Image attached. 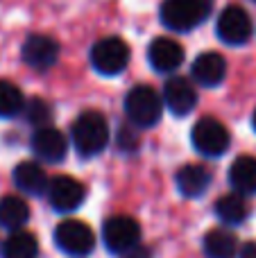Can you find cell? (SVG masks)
<instances>
[{
    "instance_id": "cell-7",
    "label": "cell",
    "mask_w": 256,
    "mask_h": 258,
    "mask_svg": "<svg viewBox=\"0 0 256 258\" xmlns=\"http://www.w3.org/2000/svg\"><path fill=\"white\" fill-rule=\"evenodd\" d=\"M102 240L111 254L120 256L141 242V227L130 215H113L102 224Z\"/></svg>"
},
{
    "instance_id": "cell-2",
    "label": "cell",
    "mask_w": 256,
    "mask_h": 258,
    "mask_svg": "<svg viewBox=\"0 0 256 258\" xmlns=\"http://www.w3.org/2000/svg\"><path fill=\"white\" fill-rule=\"evenodd\" d=\"M213 9V0H163L159 16L172 32H190L202 25Z\"/></svg>"
},
{
    "instance_id": "cell-11",
    "label": "cell",
    "mask_w": 256,
    "mask_h": 258,
    "mask_svg": "<svg viewBox=\"0 0 256 258\" xmlns=\"http://www.w3.org/2000/svg\"><path fill=\"white\" fill-rule=\"evenodd\" d=\"M30 145L36 159L45 161V163H59V161L66 159V152H68L66 136L59 129H54L52 125L34 129Z\"/></svg>"
},
{
    "instance_id": "cell-13",
    "label": "cell",
    "mask_w": 256,
    "mask_h": 258,
    "mask_svg": "<svg viewBox=\"0 0 256 258\" xmlns=\"http://www.w3.org/2000/svg\"><path fill=\"white\" fill-rule=\"evenodd\" d=\"M148 61L157 73H175L184 61V48L175 39L157 36L148 48Z\"/></svg>"
},
{
    "instance_id": "cell-10",
    "label": "cell",
    "mask_w": 256,
    "mask_h": 258,
    "mask_svg": "<svg viewBox=\"0 0 256 258\" xmlns=\"http://www.w3.org/2000/svg\"><path fill=\"white\" fill-rule=\"evenodd\" d=\"M161 102L175 116H188L195 107H198V91L186 77L172 75L163 84Z\"/></svg>"
},
{
    "instance_id": "cell-5",
    "label": "cell",
    "mask_w": 256,
    "mask_h": 258,
    "mask_svg": "<svg viewBox=\"0 0 256 258\" xmlns=\"http://www.w3.org/2000/svg\"><path fill=\"white\" fill-rule=\"evenodd\" d=\"M190 141H193V147L202 156L216 159V156H222L227 152V147H229V143H231V136H229V132H227V127L222 125L218 118L204 116L195 122L193 132H190Z\"/></svg>"
},
{
    "instance_id": "cell-6",
    "label": "cell",
    "mask_w": 256,
    "mask_h": 258,
    "mask_svg": "<svg viewBox=\"0 0 256 258\" xmlns=\"http://www.w3.org/2000/svg\"><path fill=\"white\" fill-rule=\"evenodd\" d=\"M54 245L68 256H89L95 247V236L89 224L80 220H63L54 229Z\"/></svg>"
},
{
    "instance_id": "cell-23",
    "label": "cell",
    "mask_w": 256,
    "mask_h": 258,
    "mask_svg": "<svg viewBox=\"0 0 256 258\" xmlns=\"http://www.w3.org/2000/svg\"><path fill=\"white\" fill-rule=\"evenodd\" d=\"M23 113H25V120L30 122L32 127H36V129L48 127L50 120H52V109H50V104L45 102V100H41V98L27 100L25 107H23Z\"/></svg>"
},
{
    "instance_id": "cell-28",
    "label": "cell",
    "mask_w": 256,
    "mask_h": 258,
    "mask_svg": "<svg viewBox=\"0 0 256 258\" xmlns=\"http://www.w3.org/2000/svg\"><path fill=\"white\" fill-rule=\"evenodd\" d=\"M254 3H256V0H254Z\"/></svg>"
},
{
    "instance_id": "cell-4",
    "label": "cell",
    "mask_w": 256,
    "mask_h": 258,
    "mask_svg": "<svg viewBox=\"0 0 256 258\" xmlns=\"http://www.w3.org/2000/svg\"><path fill=\"white\" fill-rule=\"evenodd\" d=\"M130 45L118 36H104L91 48V66L104 77H116L130 63Z\"/></svg>"
},
{
    "instance_id": "cell-18",
    "label": "cell",
    "mask_w": 256,
    "mask_h": 258,
    "mask_svg": "<svg viewBox=\"0 0 256 258\" xmlns=\"http://www.w3.org/2000/svg\"><path fill=\"white\" fill-rule=\"evenodd\" d=\"M30 220V206L18 195L0 197V227L7 231H18Z\"/></svg>"
},
{
    "instance_id": "cell-17",
    "label": "cell",
    "mask_w": 256,
    "mask_h": 258,
    "mask_svg": "<svg viewBox=\"0 0 256 258\" xmlns=\"http://www.w3.org/2000/svg\"><path fill=\"white\" fill-rule=\"evenodd\" d=\"M229 183L238 195H256V156H238L229 168Z\"/></svg>"
},
{
    "instance_id": "cell-27",
    "label": "cell",
    "mask_w": 256,
    "mask_h": 258,
    "mask_svg": "<svg viewBox=\"0 0 256 258\" xmlns=\"http://www.w3.org/2000/svg\"><path fill=\"white\" fill-rule=\"evenodd\" d=\"M252 127L256 129V111H254V118H252Z\"/></svg>"
},
{
    "instance_id": "cell-3",
    "label": "cell",
    "mask_w": 256,
    "mask_h": 258,
    "mask_svg": "<svg viewBox=\"0 0 256 258\" xmlns=\"http://www.w3.org/2000/svg\"><path fill=\"white\" fill-rule=\"evenodd\" d=\"M125 116L130 125L150 129L163 116L161 95L148 84H139L125 95Z\"/></svg>"
},
{
    "instance_id": "cell-21",
    "label": "cell",
    "mask_w": 256,
    "mask_h": 258,
    "mask_svg": "<svg viewBox=\"0 0 256 258\" xmlns=\"http://www.w3.org/2000/svg\"><path fill=\"white\" fill-rule=\"evenodd\" d=\"M39 256V242L25 229L12 231L3 242V258H36Z\"/></svg>"
},
{
    "instance_id": "cell-15",
    "label": "cell",
    "mask_w": 256,
    "mask_h": 258,
    "mask_svg": "<svg viewBox=\"0 0 256 258\" xmlns=\"http://www.w3.org/2000/svg\"><path fill=\"white\" fill-rule=\"evenodd\" d=\"M48 174H45L43 165L36 163V161H23L14 168V183L21 192L32 197H39L45 192L48 188Z\"/></svg>"
},
{
    "instance_id": "cell-9",
    "label": "cell",
    "mask_w": 256,
    "mask_h": 258,
    "mask_svg": "<svg viewBox=\"0 0 256 258\" xmlns=\"http://www.w3.org/2000/svg\"><path fill=\"white\" fill-rule=\"evenodd\" d=\"M216 34L227 45H243L252 36V18L238 5H229L220 12L216 23Z\"/></svg>"
},
{
    "instance_id": "cell-25",
    "label": "cell",
    "mask_w": 256,
    "mask_h": 258,
    "mask_svg": "<svg viewBox=\"0 0 256 258\" xmlns=\"http://www.w3.org/2000/svg\"><path fill=\"white\" fill-rule=\"evenodd\" d=\"M120 258H152V251L148 249V247H143L139 242L136 247H132L130 251H125V254H120Z\"/></svg>"
},
{
    "instance_id": "cell-19",
    "label": "cell",
    "mask_w": 256,
    "mask_h": 258,
    "mask_svg": "<svg viewBox=\"0 0 256 258\" xmlns=\"http://www.w3.org/2000/svg\"><path fill=\"white\" fill-rule=\"evenodd\" d=\"M204 254L207 258H236L238 256V240L227 229H211L204 236Z\"/></svg>"
},
{
    "instance_id": "cell-12",
    "label": "cell",
    "mask_w": 256,
    "mask_h": 258,
    "mask_svg": "<svg viewBox=\"0 0 256 258\" xmlns=\"http://www.w3.org/2000/svg\"><path fill=\"white\" fill-rule=\"evenodd\" d=\"M21 57L34 71H48L57 63L59 59V43L45 34H32L30 39L23 43Z\"/></svg>"
},
{
    "instance_id": "cell-8",
    "label": "cell",
    "mask_w": 256,
    "mask_h": 258,
    "mask_svg": "<svg viewBox=\"0 0 256 258\" xmlns=\"http://www.w3.org/2000/svg\"><path fill=\"white\" fill-rule=\"evenodd\" d=\"M45 195H48V202L54 211H59V213H73V211H77L84 204L86 188L77 179L68 177V174H59V177L48 181Z\"/></svg>"
},
{
    "instance_id": "cell-26",
    "label": "cell",
    "mask_w": 256,
    "mask_h": 258,
    "mask_svg": "<svg viewBox=\"0 0 256 258\" xmlns=\"http://www.w3.org/2000/svg\"><path fill=\"white\" fill-rule=\"evenodd\" d=\"M238 258H256V242H245L238 249Z\"/></svg>"
},
{
    "instance_id": "cell-20",
    "label": "cell",
    "mask_w": 256,
    "mask_h": 258,
    "mask_svg": "<svg viewBox=\"0 0 256 258\" xmlns=\"http://www.w3.org/2000/svg\"><path fill=\"white\" fill-rule=\"evenodd\" d=\"M216 215L222 224H229V227H238L247 220L249 215V206L245 202L243 195L238 192H231V195H222L220 200L216 202Z\"/></svg>"
},
{
    "instance_id": "cell-22",
    "label": "cell",
    "mask_w": 256,
    "mask_h": 258,
    "mask_svg": "<svg viewBox=\"0 0 256 258\" xmlns=\"http://www.w3.org/2000/svg\"><path fill=\"white\" fill-rule=\"evenodd\" d=\"M25 107V98H23L21 89L7 80H0V118H14L23 113Z\"/></svg>"
},
{
    "instance_id": "cell-16",
    "label": "cell",
    "mask_w": 256,
    "mask_h": 258,
    "mask_svg": "<svg viewBox=\"0 0 256 258\" xmlns=\"http://www.w3.org/2000/svg\"><path fill=\"white\" fill-rule=\"evenodd\" d=\"M175 181H177V188H179L181 195L195 200V197H202L204 192L209 190L211 172L200 163H188V165H184V168L177 170Z\"/></svg>"
},
{
    "instance_id": "cell-24",
    "label": "cell",
    "mask_w": 256,
    "mask_h": 258,
    "mask_svg": "<svg viewBox=\"0 0 256 258\" xmlns=\"http://www.w3.org/2000/svg\"><path fill=\"white\" fill-rule=\"evenodd\" d=\"M118 145H120V150H130L134 152L136 145H139V136H136V132L132 127H120V132H118Z\"/></svg>"
},
{
    "instance_id": "cell-14",
    "label": "cell",
    "mask_w": 256,
    "mask_h": 258,
    "mask_svg": "<svg viewBox=\"0 0 256 258\" xmlns=\"http://www.w3.org/2000/svg\"><path fill=\"white\" fill-rule=\"evenodd\" d=\"M190 75L204 89H216L225 82L227 75V61L220 52H204L190 66Z\"/></svg>"
},
{
    "instance_id": "cell-1",
    "label": "cell",
    "mask_w": 256,
    "mask_h": 258,
    "mask_svg": "<svg viewBox=\"0 0 256 258\" xmlns=\"http://www.w3.org/2000/svg\"><path fill=\"white\" fill-rule=\"evenodd\" d=\"M71 138L80 156H95L109 145V122L100 111H84L75 118Z\"/></svg>"
}]
</instances>
